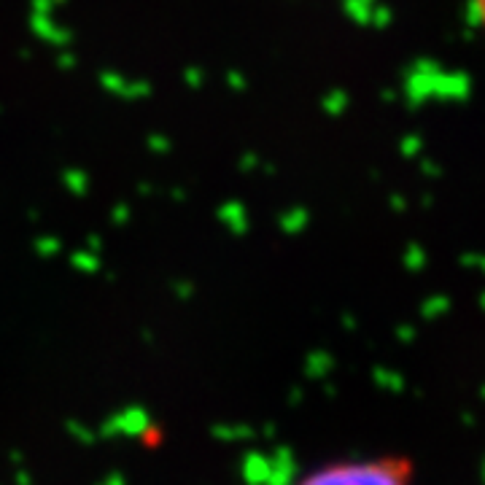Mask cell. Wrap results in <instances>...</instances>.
Segmentation results:
<instances>
[{"label":"cell","mask_w":485,"mask_h":485,"mask_svg":"<svg viewBox=\"0 0 485 485\" xmlns=\"http://www.w3.org/2000/svg\"><path fill=\"white\" fill-rule=\"evenodd\" d=\"M415 467L407 455L380 453L337 458L305 472L294 485H412Z\"/></svg>","instance_id":"obj_1"},{"label":"cell","mask_w":485,"mask_h":485,"mask_svg":"<svg viewBox=\"0 0 485 485\" xmlns=\"http://www.w3.org/2000/svg\"><path fill=\"white\" fill-rule=\"evenodd\" d=\"M472 11L477 19V27L485 32V0H472Z\"/></svg>","instance_id":"obj_2"}]
</instances>
